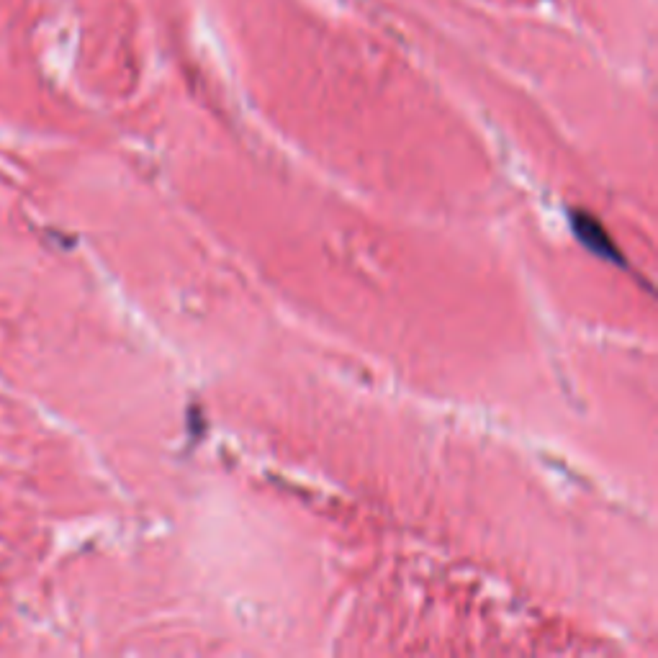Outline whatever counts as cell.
<instances>
[{
  "mask_svg": "<svg viewBox=\"0 0 658 658\" xmlns=\"http://www.w3.org/2000/svg\"><path fill=\"white\" fill-rule=\"evenodd\" d=\"M571 227H574V234L589 252H594L599 258L610 260V263L625 265L623 255H620L615 242L610 240L607 229L602 227V222L594 219L592 214H587V211H571Z\"/></svg>",
  "mask_w": 658,
  "mask_h": 658,
  "instance_id": "6da1fadb",
  "label": "cell"
}]
</instances>
